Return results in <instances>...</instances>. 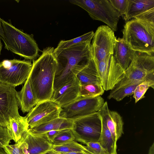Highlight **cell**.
Returning <instances> with one entry per match:
<instances>
[{"mask_svg":"<svg viewBox=\"0 0 154 154\" xmlns=\"http://www.w3.org/2000/svg\"><path fill=\"white\" fill-rule=\"evenodd\" d=\"M32 66L30 60L16 59L0 62V83L15 87L25 82Z\"/></svg>","mask_w":154,"mask_h":154,"instance_id":"7","label":"cell"},{"mask_svg":"<svg viewBox=\"0 0 154 154\" xmlns=\"http://www.w3.org/2000/svg\"><path fill=\"white\" fill-rule=\"evenodd\" d=\"M54 50L53 47H46L37 59L33 60L29 77L37 104L50 100L54 92V82L57 66Z\"/></svg>","mask_w":154,"mask_h":154,"instance_id":"1","label":"cell"},{"mask_svg":"<svg viewBox=\"0 0 154 154\" xmlns=\"http://www.w3.org/2000/svg\"><path fill=\"white\" fill-rule=\"evenodd\" d=\"M69 2L86 11L93 19L106 24L114 32L117 30L120 15L109 0H70Z\"/></svg>","mask_w":154,"mask_h":154,"instance_id":"5","label":"cell"},{"mask_svg":"<svg viewBox=\"0 0 154 154\" xmlns=\"http://www.w3.org/2000/svg\"><path fill=\"white\" fill-rule=\"evenodd\" d=\"M95 64L100 84L104 91L112 90L124 77L125 71L113 55L108 56Z\"/></svg>","mask_w":154,"mask_h":154,"instance_id":"11","label":"cell"},{"mask_svg":"<svg viewBox=\"0 0 154 154\" xmlns=\"http://www.w3.org/2000/svg\"><path fill=\"white\" fill-rule=\"evenodd\" d=\"M17 96L19 106L23 113L28 112L37 104L29 77L21 90L17 92Z\"/></svg>","mask_w":154,"mask_h":154,"instance_id":"19","label":"cell"},{"mask_svg":"<svg viewBox=\"0 0 154 154\" xmlns=\"http://www.w3.org/2000/svg\"><path fill=\"white\" fill-rule=\"evenodd\" d=\"M143 81H137L129 85L115 88L111 90L107 98L119 101L126 96L133 94L136 87Z\"/></svg>","mask_w":154,"mask_h":154,"instance_id":"25","label":"cell"},{"mask_svg":"<svg viewBox=\"0 0 154 154\" xmlns=\"http://www.w3.org/2000/svg\"><path fill=\"white\" fill-rule=\"evenodd\" d=\"M80 85L75 77L71 81L55 90L50 100L55 102L62 108L79 96Z\"/></svg>","mask_w":154,"mask_h":154,"instance_id":"14","label":"cell"},{"mask_svg":"<svg viewBox=\"0 0 154 154\" xmlns=\"http://www.w3.org/2000/svg\"><path fill=\"white\" fill-rule=\"evenodd\" d=\"M61 131L52 130L42 134H44L51 142Z\"/></svg>","mask_w":154,"mask_h":154,"instance_id":"35","label":"cell"},{"mask_svg":"<svg viewBox=\"0 0 154 154\" xmlns=\"http://www.w3.org/2000/svg\"><path fill=\"white\" fill-rule=\"evenodd\" d=\"M101 120L102 129L98 142L109 154H117L116 144L105 121L102 118Z\"/></svg>","mask_w":154,"mask_h":154,"instance_id":"23","label":"cell"},{"mask_svg":"<svg viewBox=\"0 0 154 154\" xmlns=\"http://www.w3.org/2000/svg\"><path fill=\"white\" fill-rule=\"evenodd\" d=\"M116 39L114 32L108 26L101 25L97 28L91 45V53L95 63L109 55H113Z\"/></svg>","mask_w":154,"mask_h":154,"instance_id":"9","label":"cell"},{"mask_svg":"<svg viewBox=\"0 0 154 154\" xmlns=\"http://www.w3.org/2000/svg\"><path fill=\"white\" fill-rule=\"evenodd\" d=\"M94 32L91 31L72 39L60 41L54 50V54L56 57L63 50L72 46L83 43H91L94 36Z\"/></svg>","mask_w":154,"mask_h":154,"instance_id":"24","label":"cell"},{"mask_svg":"<svg viewBox=\"0 0 154 154\" xmlns=\"http://www.w3.org/2000/svg\"><path fill=\"white\" fill-rule=\"evenodd\" d=\"M104 91L100 84H87L80 85L79 96L93 97L100 96L104 93Z\"/></svg>","mask_w":154,"mask_h":154,"instance_id":"26","label":"cell"},{"mask_svg":"<svg viewBox=\"0 0 154 154\" xmlns=\"http://www.w3.org/2000/svg\"><path fill=\"white\" fill-rule=\"evenodd\" d=\"M86 145L88 150L93 154H109L98 142H89Z\"/></svg>","mask_w":154,"mask_h":154,"instance_id":"33","label":"cell"},{"mask_svg":"<svg viewBox=\"0 0 154 154\" xmlns=\"http://www.w3.org/2000/svg\"><path fill=\"white\" fill-rule=\"evenodd\" d=\"M72 129L61 130L51 142L52 146H60L75 140Z\"/></svg>","mask_w":154,"mask_h":154,"instance_id":"29","label":"cell"},{"mask_svg":"<svg viewBox=\"0 0 154 154\" xmlns=\"http://www.w3.org/2000/svg\"><path fill=\"white\" fill-rule=\"evenodd\" d=\"M150 87L154 88V79H145L136 87L133 94L135 103L145 97V93Z\"/></svg>","mask_w":154,"mask_h":154,"instance_id":"28","label":"cell"},{"mask_svg":"<svg viewBox=\"0 0 154 154\" xmlns=\"http://www.w3.org/2000/svg\"><path fill=\"white\" fill-rule=\"evenodd\" d=\"M91 43H83L66 49L56 57L57 66L54 91L72 80L92 57Z\"/></svg>","mask_w":154,"mask_h":154,"instance_id":"2","label":"cell"},{"mask_svg":"<svg viewBox=\"0 0 154 154\" xmlns=\"http://www.w3.org/2000/svg\"><path fill=\"white\" fill-rule=\"evenodd\" d=\"M1 23L2 34L0 38L5 48L26 59H35L40 50L33 35L23 32L2 19Z\"/></svg>","mask_w":154,"mask_h":154,"instance_id":"3","label":"cell"},{"mask_svg":"<svg viewBox=\"0 0 154 154\" xmlns=\"http://www.w3.org/2000/svg\"><path fill=\"white\" fill-rule=\"evenodd\" d=\"M62 154H93L91 152H63L60 153Z\"/></svg>","mask_w":154,"mask_h":154,"instance_id":"36","label":"cell"},{"mask_svg":"<svg viewBox=\"0 0 154 154\" xmlns=\"http://www.w3.org/2000/svg\"><path fill=\"white\" fill-rule=\"evenodd\" d=\"M105 102L101 96L85 97L79 96L75 100L62 108L59 117L74 120L97 112Z\"/></svg>","mask_w":154,"mask_h":154,"instance_id":"10","label":"cell"},{"mask_svg":"<svg viewBox=\"0 0 154 154\" xmlns=\"http://www.w3.org/2000/svg\"><path fill=\"white\" fill-rule=\"evenodd\" d=\"M11 140L12 139L9 134L7 127L0 126V147L3 148L9 145Z\"/></svg>","mask_w":154,"mask_h":154,"instance_id":"34","label":"cell"},{"mask_svg":"<svg viewBox=\"0 0 154 154\" xmlns=\"http://www.w3.org/2000/svg\"><path fill=\"white\" fill-rule=\"evenodd\" d=\"M154 8V0H128L124 19L128 21L149 9Z\"/></svg>","mask_w":154,"mask_h":154,"instance_id":"21","label":"cell"},{"mask_svg":"<svg viewBox=\"0 0 154 154\" xmlns=\"http://www.w3.org/2000/svg\"><path fill=\"white\" fill-rule=\"evenodd\" d=\"M3 148L8 154H26L25 150L27 148V145L25 142L20 139L15 144L8 145Z\"/></svg>","mask_w":154,"mask_h":154,"instance_id":"30","label":"cell"},{"mask_svg":"<svg viewBox=\"0 0 154 154\" xmlns=\"http://www.w3.org/2000/svg\"><path fill=\"white\" fill-rule=\"evenodd\" d=\"M113 7L119 13L120 16L126 13L128 0H109Z\"/></svg>","mask_w":154,"mask_h":154,"instance_id":"32","label":"cell"},{"mask_svg":"<svg viewBox=\"0 0 154 154\" xmlns=\"http://www.w3.org/2000/svg\"><path fill=\"white\" fill-rule=\"evenodd\" d=\"M51 150L59 153L90 152L86 146L82 145L75 140L61 145L52 146Z\"/></svg>","mask_w":154,"mask_h":154,"instance_id":"27","label":"cell"},{"mask_svg":"<svg viewBox=\"0 0 154 154\" xmlns=\"http://www.w3.org/2000/svg\"><path fill=\"white\" fill-rule=\"evenodd\" d=\"M75 77L81 85L89 83L100 84L96 65L92 57Z\"/></svg>","mask_w":154,"mask_h":154,"instance_id":"20","label":"cell"},{"mask_svg":"<svg viewBox=\"0 0 154 154\" xmlns=\"http://www.w3.org/2000/svg\"><path fill=\"white\" fill-rule=\"evenodd\" d=\"M148 154H154V143L150 147Z\"/></svg>","mask_w":154,"mask_h":154,"instance_id":"37","label":"cell"},{"mask_svg":"<svg viewBox=\"0 0 154 154\" xmlns=\"http://www.w3.org/2000/svg\"><path fill=\"white\" fill-rule=\"evenodd\" d=\"M62 109L57 104L50 100L37 104L26 116L29 128L59 117Z\"/></svg>","mask_w":154,"mask_h":154,"instance_id":"13","label":"cell"},{"mask_svg":"<svg viewBox=\"0 0 154 154\" xmlns=\"http://www.w3.org/2000/svg\"><path fill=\"white\" fill-rule=\"evenodd\" d=\"M6 127L10 136L15 143L18 141L23 134L29 129L26 116L11 118Z\"/></svg>","mask_w":154,"mask_h":154,"instance_id":"22","label":"cell"},{"mask_svg":"<svg viewBox=\"0 0 154 154\" xmlns=\"http://www.w3.org/2000/svg\"><path fill=\"white\" fill-rule=\"evenodd\" d=\"M20 139L27 144V148L25 150L26 154H45L51 150L52 147L51 142L44 134H34L29 130Z\"/></svg>","mask_w":154,"mask_h":154,"instance_id":"16","label":"cell"},{"mask_svg":"<svg viewBox=\"0 0 154 154\" xmlns=\"http://www.w3.org/2000/svg\"><path fill=\"white\" fill-rule=\"evenodd\" d=\"M2 42L1 40V38H0V54H1V51L2 49Z\"/></svg>","mask_w":154,"mask_h":154,"instance_id":"41","label":"cell"},{"mask_svg":"<svg viewBox=\"0 0 154 154\" xmlns=\"http://www.w3.org/2000/svg\"><path fill=\"white\" fill-rule=\"evenodd\" d=\"M101 129V117L97 112L74 120L72 130L75 140L86 144L98 142Z\"/></svg>","mask_w":154,"mask_h":154,"instance_id":"8","label":"cell"},{"mask_svg":"<svg viewBox=\"0 0 154 154\" xmlns=\"http://www.w3.org/2000/svg\"><path fill=\"white\" fill-rule=\"evenodd\" d=\"M97 112L105 121L116 144L117 141L123 134V122L122 117L117 112L109 109L106 101Z\"/></svg>","mask_w":154,"mask_h":154,"instance_id":"15","label":"cell"},{"mask_svg":"<svg viewBox=\"0 0 154 154\" xmlns=\"http://www.w3.org/2000/svg\"><path fill=\"white\" fill-rule=\"evenodd\" d=\"M2 19L0 17V36H1L2 34V27L1 23V20Z\"/></svg>","mask_w":154,"mask_h":154,"instance_id":"40","label":"cell"},{"mask_svg":"<svg viewBox=\"0 0 154 154\" xmlns=\"http://www.w3.org/2000/svg\"><path fill=\"white\" fill-rule=\"evenodd\" d=\"M147 79H154V55L135 51L132 62L125 71L124 77L114 88Z\"/></svg>","mask_w":154,"mask_h":154,"instance_id":"6","label":"cell"},{"mask_svg":"<svg viewBox=\"0 0 154 154\" xmlns=\"http://www.w3.org/2000/svg\"><path fill=\"white\" fill-rule=\"evenodd\" d=\"M135 51L122 38H119L115 44L113 55L117 62L125 71L132 62Z\"/></svg>","mask_w":154,"mask_h":154,"instance_id":"17","label":"cell"},{"mask_svg":"<svg viewBox=\"0 0 154 154\" xmlns=\"http://www.w3.org/2000/svg\"><path fill=\"white\" fill-rule=\"evenodd\" d=\"M122 33V38L132 50L154 55V26L134 19L127 21Z\"/></svg>","mask_w":154,"mask_h":154,"instance_id":"4","label":"cell"},{"mask_svg":"<svg viewBox=\"0 0 154 154\" xmlns=\"http://www.w3.org/2000/svg\"><path fill=\"white\" fill-rule=\"evenodd\" d=\"M0 154H8L5 151L3 148L0 147Z\"/></svg>","mask_w":154,"mask_h":154,"instance_id":"39","label":"cell"},{"mask_svg":"<svg viewBox=\"0 0 154 154\" xmlns=\"http://www.w3.org/2000/svg\"><path fill=\"white\" fill-rule=\"evenodd\" d=\"M134 18L154 26V8L146 11Z\"/></svg>","mask_w":154,"mask_h":154,"instance_id":"31","label":"cell"},{"mask_svg":"<svg viewBox=\"0 0 154 154\" xmlns=\"http://www.w3.org/2000/svg\"><path fill=\"white\" fill-rule=\"evenodd\" d=\"M45 154H62L60 153H59V152H56L54 151H53L51 150L48 152H47Z\"/></svg>","mask_w":154,"mask_h":154,"instance_id":"38","label":"cell"},{"mask_svg":"<svg viewBox=\"0 0 154 154\" xmlns=\"http://www.w3.org/2000/svg\"><path fill=\"white\" fill-rule=\"evenodd\" d=\"M17 91L14 87L0 83V126L6 127L11 118L20 116Z\"/></svg>","mask_w":154,"mask_h":154,"instance_id":"12","label":"cell"},{"mask_svg":"<svg viewBox=\"0 0 154 154\" xmlns=\"http://www.w3.org/2000/svg\"><path fill=\"white\" fill-rule=\"evenodd\" d=\"M73 120L58 117L29 130L35 134H40L52 130L72 129Z\"/></svg>","mask_w":154,"mask_h":154,"instance_id":"18","label":"cell"}]
</instances>
